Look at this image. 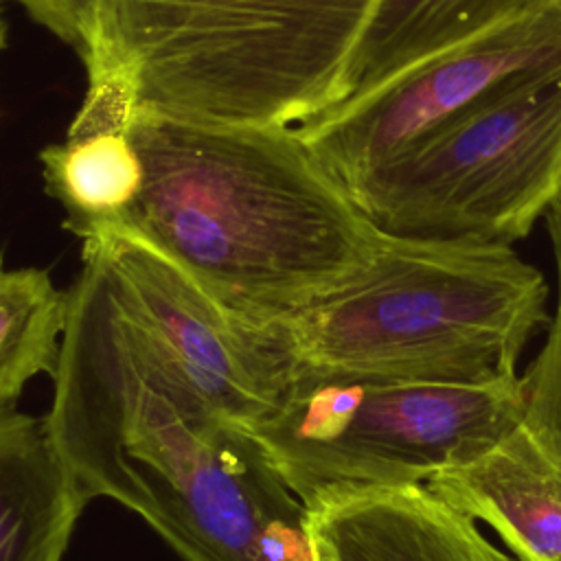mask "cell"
I'll return each instance as SVG.
<instances>
[{
    "label": "cell",
    "mask_w": 561,
    "mask_h": 561,
    "mask_svg": "<svg viewBox=\"0 0 561 561\" xmlns=\"http://www.w3.org/2000/svg\"><path fill=\"white\" fill-rule=\"evenodd\" d=\"M70 287L50 434L79 486L140 515L184 561H313L307 506L127 311L94 256Z\"/></svg>",
    "instance_id": "6da1fadb"
},
{
    "label": "cell",
    "mask_w": 561,
    "mask_h": 561,
    "mask_svg": "<svg viewBox=\"0 0 561 561\" xmlns=\"http://www.w3.org/2000/svg\"><path fill=\"white\" fill-rule=\"evenodd\" d=\"M140 188L112 221L241 313H278L355 280L377 230L294 125L206 123L134 112Z\"/></svg>",
    "instance_id": "7a4b0ae2"
},
{
    "label": "cell",
    "mask_w": 561,
    "mask_h": 561,
    "mask_svg": "<svg viewBox=\"0 0 561 561\" xmlns=\"http://www.w3.org/2000/svg\"><path fill=\"white\" fill-rule=\"evenodd\" d=\"M548 283L513 245L386 234L348 285L278 313H241L285 373L329 368L486 386L517 377L550 324Z\"/></svg>",
    "instance_id": "3957f363"
},
{
    "label": "cell",
    "mask_w": 561,
    "mask_h": 561,
    "mask_svg": "<svg viewBox=\"0 0 561 561\" xmlns=\"http://www.w3.org/2000/svg\"><path fill=\"white\" fill-rule=\"evenodd\" d=\"M375 0H96L88 79L134 112L300 125L333 105Z\"/></svg>",
    "instance_id": "277c9868"
},
{
    "label": "cell",
    "mask_w": 561,
    "mask_h": 561,
    "mask_svg": "<svg viewBox=\"0 0 561 561\" xmlns=\"http://www.w3.org/2000/svg\"><path fill=\"white\" fill-rule=\"evenodd\" d=\"M524 412L519 375L449 386L298 368L287 373L270 412L248 430L307 506L333 491L425 482L486 449Z\"/></svg>",
    "instance_id": "5b68a950"
},
{
    "label": "cell",
    "mask_w": 561,
    "mask_h": 561,
    "mask_svg": "<svg viewBox=\"0 0 561 561\" xmlns=\"http://www.w3.org/2000/svg\"><path fill=\"white\" fill-rule=\"evenodd\" d=\"M346 197L392 237L506 245L528 237L561 197V68L366 175Z\"/></svg>",
    "instance_id": "8992f818"
},
{
    "label": "cell",
    "mask_w": 561,
    "mask_h": 561,
    "mask_svg": "<svg viewBox=\"0 0 561 561\" xmlns=\"http://www.w3.org/2000/svg\"><path fill=\"white\" fill-rule=\"evenodd\" d=\"M557 68L561 2L438 53L294 127L346 195L366 175Z\"/></svg>",
    "instance_id": "52a82bcc"
},
{
    "label": "cell",
    "mask_w": 561,
    "mask_h": 561,
    "mask_svg": "<svg viewBox=\"0 0 561 561\" xmlns=\"http://www.w3.org/2000/svg\"><path fill=\"white\" fill-rule=\"evenodd\" d=\"M77 237L81 254L103 263L127 311L217 410L245 427L270 412L285 373L241 313L127 228L99 224Z\"/></svg>",
    "instance_id": "ba28073f"
},
{
    "label": "cell",
    "mask_w": 561,
    "mask_h": 561,
    "mask_svg": "<svg viewBox=\"0 0 561 561\" xmlns=\"http://www.w3.org/2000/svg\"><path fill=\"white\" fill-rule=\"evenodd\" d=\"M425 484L486 524L515 561H561V432L522 416L480 454Z\"/></svg>",
    "instance_id": "9c48e42d"
},
{
    "label": "cell",
    "mask_w": 561,
    "mask_h": 561,
    "mask_svg": "<svg viewBox=\"0 0 561 561\" xmlns=\"http://www.w3.org/2000/svg\"><path fill=\"white\" fill-rule=\"evenodd\" d=\"M307 530L313 561H515L423 482L320 495Z\"/></svg>",
    "instance_id": "30bf717a"
},
{
    "label": "cell",
    "mask_w": 561,
    "mask_h": 561,
    "mask_svg": "<svg viewBox=\"0 0 561 561\" xmlns=\"http://www.w3.org/2000/svg\"><path fill=\"white\" fill-rule=\"evenodd\" d=\"M134 101L114 79L88 81V94L61 145L39 153L46 191L79 234L116 221L140 188V160L129 138Z\"/></svg>",
    "instance_id": "8fae6325"
},
{
    "label": "cell",
    "mask_w": 561,
    "mask_h": 561,
    "mask_svg": "<svg viewBox=\"0 0 561 561\" xmlns=\"http://www.w3.org/2000/svg\"><path fill=\"white\" fill-rule=\"evenodd\" d=\"M88 495L46 416L0 408V561H61Z\"/></svg>",
    "instance_id": "7c38bea8"
},
{
    "label": "cell",
    "mask_w": 561,
    "mask_h": 561,
    "mask_svg": "<svg viewBox=\"0 0 561 561\" xmlns=\"http://www.w3.org/2000/svg\"><path fill=\"white\" fill-rule=\"evenodd\" d=\"M557 2L561 0H375L329 110L438 53Z\"/></svg>",
    "instance_id": "4fadbf2b"
},
{
    "label": "cell",
    "mask_w": 561,
    "mask_h": 561,
    "mask_svg": "<svg viewBox=\"0 0 561 561\" xmlns=\"http://www.w3.org/2000/svg\"><path fill=\"white\" fill-rule=\"evenodd\" d=\"M70 311V289L39 267H7L0 254V408L46 373L55 377Z\"/></svg>",
    "instance_id": "5bb4252c"
},
{
    "label": "cell",
    "mask_w": 561,
    "mask_h": 561,
    "mask_svg": "<svg viewBox=\"0 0 561 561\" xmlns=\"http://www.w3.org/2000/svg\"><path fill=\"white\" fill-rule=\"evenodd\" d=\"M557 267V309L546 329V342L522 375L526 412L533 423L561 432V197L543 215Z\"/></svg>",
    "instance_id": "9a60e30c"
},
{
    "label": "cell",
    "mask_w": 561,
    "mask_h": 561,
    "mask_svg": "<svg viewBox=\"0 0 561 561\" xmlns=\"http://www.w3.org/2000/svg\"><path fill=\"white\" fill-rule=\"evenodd\" d=\"M35 22L46 26L61 42L72 46L81 59L90 55L94 42L96 0H15Z\"/></svg>",
    "instance_id": "2e32d148"
},
{
    "label": "cell",
    "mask_w": 561,
    "mask_h": 561,
    "mask_svg": "<svg viewBox=\"0 0 561 561\" xmlns=\"http://www.w3.org/2000/svg\"><path fill=\"white\" fill-rule=\"evenodd\" d=\"M4 33H7V28H4V20H2V13H0V48L4 46Z\"/></svg>",
    "instance_id": "e0dca14e"
}]
</instances>
